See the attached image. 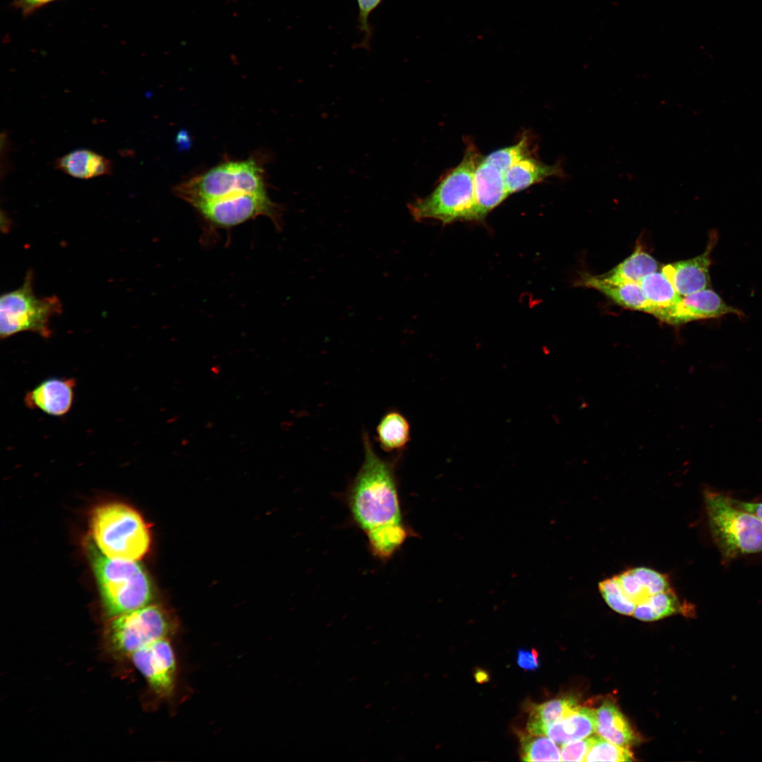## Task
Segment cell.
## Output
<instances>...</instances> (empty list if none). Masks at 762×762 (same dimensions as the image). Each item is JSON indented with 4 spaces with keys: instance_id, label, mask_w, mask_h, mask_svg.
<instances>
[{
    "instance_id": "52a82bcc",
    "label": "cell",
    "mask_w": 762,
    "mask_h": 762,
    "mask_svg": "<svg viewBox=\"0 0 762 762\" xmlns=\"http://www.w3.org/2000/svg\"><path fill=\"white\" fill-rule=\"evenodd\" d=\"M33 272L28 270L19 288L1 294V339L25 331L36 333L45 339L51 337L50 320L61 313L62 304L56 296L37 298L33 290Z\"/></svg>"
},
{
    "instance_id": "8fae6325",
    "label": "cell",
    "mask_w": 762,
    "mask_h": 762,
    "mask_svg": "<svg viewBox=\"0 0 762 762\" xmlns=\"http://www.w3.org/2000/svg\"><path fill=\"white\" fill-rule=\"evenodd\" d=\"M718 241V234L711 231L706 248L700 255L684 260L665 265L661 272L681 296L709 288L711 253Z\"/></svg>"
},
{
    "instance_id": "1f68e13d",
    "label": "cell",
    "mask_w": 762,
    "mask_h": 762,
    "mask_svg": "<svg viewBox=\"0 0 762 762\" xmlns=\"http://www.w3.org/2000/svg\"><path fill=\"white\" fill-rule=\"evenodd\" d=\"M476 677V678H479V680H478L479 682H482L483 680H485V678L487 677L486 673H485L484 672H478Z\"/></svg>"
},
{
    "instance_id": "83f0119b",
    "label": "cell",
    "mask_w": 762,
    "mask_h": 762,
    "mask_svg": "<svg viewBox=\"0 0 762 762\" xmlns=\"http://www.w3.org/2000/svg\"><path fill=\"white\" fill-rule=\"evenodd\" d=\"M593 737L573 740L562 745L561 761H584Z\"/></svg>"
},
{
    "instance_id": "7402d4cb",
    "label": "cell",
    "mask_w": 762,
    "mask_h": 762,
    "mask_svg": "<svg viewBox=\"0 0 762 762\" xmlns=\"http://www.w3.org/2000/svg\"><path fill=\"white\" fill-rule=\"evenodd\" d=\"M640 284L650 305L649 313L660 321L682 297L662 272L656 271L646 276Z\"/></svg>"
},
{
    "instance_id": "7c38bea8",
    "label": "cell",
    "mask_w": 762,
    "mask_h": 762,
    "mask_svg": "<svg viewBox=\"0 0 762 762\" xmlns=\"http://www.w3.org/2000/svg\"><path fill=\"white\" fill-rule=\"evenodd\" d=\"M728 314L741 316L742 312L728 305L713 289L707 288L682 296L679 301L663 318L662 322L679 325L691 321L718 318Z\"/></svg>"
},
{
    "instance_id": "ac0fdd59",
    "label": "cell",
    "mask_w": 762,
    "mask_h": 762,
    "mask_svg": "<svg viewBox=\"0 0 762 762\" xmlns=\"http://www.w3.org/2000/svg\"><path fill=\"white\" fill-rule=\"evenodd\" d=\"M57 169L72 177L87 179L111 174L112 163L104 156L87 149H78L59 157Z\"/></svg>"
},
{
    "instance_id": "603a6c76",
    "label": "cell",
    "mask_w": 762,
    "mask_h": 762,
    "mask_svg": "<svg viewBox=\"0 0 762 762\" xmlns=\"http://www.w3.org/2000/svg\"><path fill=\"white\" fill-rule=\"evenodd\" d=\"M658 269L656 260L637 243L634 252L609 272L599 275L613 283H640L647 275Z\"/></svg>"
},
{
    "instance_id": "ba28073f",
    "label": "cell",
    "mask_w": 762,
    "mask_h": 762,
    "mask_svg": "<svg viewBox=\"0 0 762 762\" xmlns=\"http://www.w3.org/2000/svg\"><path fill=\"white\" fill-rule=\"evenodd\" d=\"M176 629L173 616L162 606L150 603L110 617L104 629V639L115 655L129 657L150 643L169 638Z\"/></svg>"
},
{
    "instance_id": "30bf717a",
    "label": "cell",
    "mask_w": 762,
    "mask_h": 762,
    "mask_svg": "<svg viewBox=\"0 0 762 762\" xmlns=\"http://www.w3.org/2000/svg\"><path fill=\"white\" fill-rule=\"evenodd\" d=\"M129 658L157 696L165 698L173 694L177 666L169 638L150 643L133 652Z\"/></svg>"
},
{
    "instance_id": "277c9868",
    "label": "cell",
    "mask_w": 762,
    "mask_h": 762,
    "mask_svg": "<svg viewBox=\"0 0 762 762\" xmlns=\"http://www.w3.org/2000/svg\"><path fill=\"white\" fill-rule=\"evenodd\" d=\"M90 528L94 545L110 558L138 561L150 548L146 523L137 511L125 504L109 502L95 508Z\"/></svg>"
},
{
    "instance_id": "484cf974",
    "label": "cell",
    "mask_w": 762,
    "mask_h": 762,
    "mask_svg": "<svg viewBox=\"0 0 762 762\" xmlns=\"http://www.w3.org/2000/svg\"><path fill=\"white\" fill-rule=\"evenodd\" d=\"M631 752L626 747L612 744L601 737L593 736V741L584 761H631Z\"/></svg>"
},
{
    "instance_id": "8992f818",
    "label": "cell",
    "mask_w": 762,
    "mask_h": 762,
    "mask_svg": "<svg viewBox=\"0 0 762 762\" xmlns=\"http://www.w3.org/2000/svg\"><path fill=\"white\" fill-rule=\"evenodd\" d=\"M175 195L193 207L241 193L267 192L264 170L254 158L219 164L176 185Z\"/></svg>"
},
{
    "instance_id": "e0dca14e",
    "label": "cell",
    "mask_w": 762,
    "mask_h": 762,
    "mask_svg": "<svg viewBox=\"0 0 762 762\" xmlns=\"http://www.w3.org/2000/svg\"><path fill=\"white\" fill-rule=\"evenodd\" d=\"M578 286L595 289L605 294L617 304L628 309L649 313L648 303L640 283H613L600 276L585 274L577 281Z\"/></svg>"
},
{
    "instance_id": "5bb4252c",
    "label": "cell",
    "mask_w": 762,
    "mask_h": 762,
    "mask_svg": "<svg viewBox=\"0 0 762 762\" xmlns=\"http://www.w3.org/2000/svg\"><path fill=\"white\" fill-rule=\"evenodd\" d=\"M73 378L51 377L28 392L24 398L27 407L54 416H61L71 409L74 398Z\"/></svg>"
},
{
    "instance_id": "9a60e30c",
    "label": "cell",
    "mask_w": 762,
    "mask_h": 762,
    "mask_svg": "<svg viewBox=\"0 0 762 762\" xmlns=\"http://www.w3.org/2000/svg\"><path fill=\"white\" fill-rule=\"evenodd\" d=\"M504 172L481 156L473 174L475 200L483 218L509 194L504 185Z\"/></svg>"
},
{
    "instance_id": "44dd1931",
    "label": "cell",
    "mask_w": 762,
    "mask_h": 762,
    "mask_svg": "<svg viewBox=\"0 0 762 762\" xmlns=\"http://www.w3.org/2000/svg\"><path fill=\"white\" fill-rule=\"evenodd\" d=\"M579 706L577 700L572 696L532 705L528 712L526 730L531 734L545 735L550 725L567 717Z\"/></svg>"
},
{
    "instance_id": "f1b7e54d",
    "label": "cell",
    "mask_w": 762,
    "mask_h": 762,
    "mask_svg": "<svg viewBox=\"0 0 762 762\" xmlns=\"http://www.w3.org/2000/svg\"><path fill=\"white\" fill-rule=\"evenodd\" d=\"M516 663L524 670H536L539 667L538 654L536 650H518Z\"/></svg>"
},
{
    "instance_id": "cb8c5ba5",
    "label": "cell",
    "mask_w": 762,
    "mask_h": 762,
    "mask_svg": "<svg viewBox=\"0 0 762 762\" xmlns=\"http://www.w3.org/2000/svg\"><path fill=\"white\" fill-rule=\"evenodd\" d=\"M380 446L385 452H400L410 440V426L406 418L399 412L386 413L377 427Z\"/></svg>"
},
{
    "instance_id": "6da1fadb",
    "label": "cell",
    "mask_w": 762,
    "mask_h": 762,
    "mask_svg": "<svg viewBox=\"0 0 762 762\" xmlns=\"http://www.w3.org/2000/svg\"><path fill=\"white\" fill-rule=\"evenodd\" d=\"M363 443L364 459L346 490V503L373 555L387 560L411 535L401 512L396 460L379 456L366 433Z\"/></svg>"
},
{
    "instance_id": "f546056e",
    "label": "cell",
    "mask_w": 762,
    "mask_h": 762,
    "mask_svg": "<svg viewBox=\"0 0 762 762\" xmlns=\"http://www.w3.org/2000/svg\"><path fill=\"white\" fill-rule=\"evenodd\" d=\"M16 6L23 13H32L56 0H13Z\"/></svg>"
},
{
    "instance_id": "4dcf8cb0",
    "label": "cell",
    "mask_w": 762,
    "mask_h": 762,
    "mask_svg": "<svg viewBox=\"0 0 762 762\" xmlns=\"http://www.w3.org/2000/svg\"><path fill=\"white\" fill-rule=\"evenodd\" d=\"M730 502L735 506L749 512L762 520V502H751L742 501L734 499L729 496Z\"/></svg>"
},
{
    "instance_id": "d4e9b609",
    "label": "cell",
    "mask_w": 762,
    "mask_h": 762,
    "mask_svg": "<svg viewBox=\"0 0 762 762\" xmlns=\"http://www.w3.org/2000/svg\"><path fill=\"white\" fill-rule=\"evenodd\" d=\"M520 755L524 761H561L560 750L545 735L520 734Z\"/></svg>"
},
{
    "instance_id": "5b68a950",
    "label": "cell",
    "mask_w": 762,
    "mask_h": 762,
    "mask_svg": "<svg viewBox=\"0 0 762 762\" xmlns=\"http://www.w3.org/2000/svg\"><path fill=\"white\" fill-rule=\"evenodd\" d=\"M711 538L722 559L762 552V520L733 504L729 496L713 490L703 492Z\"/></svg>"
},
{
    "instance_id": "ffe728a7",
    "label": "cell",
    "mask_w": 762,
    "mask_h": 762,
    "mask_svg": "<svg viewBox=\"0 0 762 762\" xmlns=\"http://www.w3.org/2000/svg\"><path fill=\"white\" fill-rule=\"evenodd\" d=\"M595 712V732L600 737L626 747L636 740L629 723L612 701H605Z\"/></svg>"
},
{
    "instance_id": "2e32d148",
    "label": "cell",
    "mask_w": 762,
    "mask_h": 762,
    "mask_svg": "<svg viewBox=\"0 0 762 762\" xmlns=\"http://www.w3.org/2000/svg\"><path fill=\"white\" fill-rule=\"evenodd\" d=\"M566 174L560 162L547 164L531 155L525 157L504 174V185L509 195L550 177L564 178Z\"/></svg>"
},
{
    "instance_id": "d6986e66",
    "label": "cell",
    "mask_w": 762,
    "mask_h": 762,
    "mask_svg": "<svg viewBox=\"0 0 762 762\" xmlns=\"http://www.w3.org/2000/svg\"><path fill=\"white\" fill-rule=\"evenodd\" d=\"M595 710L579 706L567 717L550 725L545 736L555 744L562 745L573 740L588 737L595 732Z\"/></svg>"
},
{
    "instance_id": "4316f807",
    "label": "cell",
    "mask_w": 762,
    "mask_h": 762,
    "mask_svg": "<svg viewBox=\"0 0 762 762\" xmlns=\"http://www.w3.org/2000/svg\"><path fill=\"white\" fill-rule=\"evenodd\" d=\"M382 0H357L358 6V28L364 35L362 41L356 47L370 50V40L373 37V28L369 23L370 14L381 4Z\"/></svg>"
},
{
    "instance_id": "4fadbf2b",
    "label": "cell",
    "mask_w": 762,
    "mask_h": 762,
    "mask_svg": "<svg viewBox=\"0 0 762 762\" xmlns=\"http://www.w3.org/2000/svg\"><path fill=\"white\" fill-rule=\"evenodd\" d=\"M607 579L634 607L655 594L672 589L666 574L645 567L631 568Z\"/></svg>"
},
{
    "instance_id": "9c48e42d",
    "label": "cell",
    "mask_w": 762,
    "mask_h": 762,
    "mask_svg": "<svg viewBox=\"0 0 762 762\" xmlns=\"http://www.w3.org/2000/svg\"><path fill=\"white\" fill-rule=\"evenodd\" d=\"M195 208L214 226L231 228L258 216L270 218L277 229L282 226V208L267 193H241L202 203Z\"/></svg>"
},
{
    "instance_id": "3957f363",
    "label": "cell",
    "mask_w": 762,
    "mask_h": 762,
    "mask_svg": "<svg viewBox=\"0 0 762 762\" xmlns=\"http://www.w3.org/2000/svg\"><path fill=\"white\" fill-rule=\"evenodd\" d=\"M87 548L102 605L110 617L151 603V581L138 561L108 557L92 543Z\"/></svg>"
},
{
    "instance_id": "7a4b0ae2",
    "label": "cell",
    "mask_w": 762,
    "mask_h": 762,
    "mask_svg": "<svg viewBox=\"0 0 762 762\" xmlns=\"http://www.w3.org/2000/svg\"><path fill=\"white\" fill-rule=\"evenodd\" d=\"M481 155L468 142L460 163L445 175L427 196L408 204L416 221L432 219L449 224L459 220L480 221L473 187L474 171Z\"/></svg>"
}]
</instances>
